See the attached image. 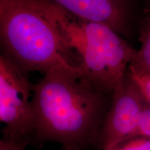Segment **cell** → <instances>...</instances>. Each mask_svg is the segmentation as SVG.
Returning a JSON list of instances; mask_svg holds the SVG:
<instances>
[{
	"mask_svg": "<svg viewBox=\"0 0 150 150\" xmlns=\"http://www.w3.org/2000/svg\"><path fill=\"white\" fill-rule=\"evenodd\" d=\"M0 35L4 55L24 72L45 74L58 67L83 71L35 0H0Z\"/></svg>",
	"mask_w": 150,
	"mask_h": 150,
	"instance_id": "2",
	"label": "cell"
},
{
	"mask_svg": "<svg viewBox=\"0 0 150 150\" xmlns=\"http://www.w3.org/2000/svg\"><path fill=\"white\" fill-rule=\"evenodd\" d=\"M34 86L6 56H0V120L1 138L25 148L34 139V113L31 93Z\"/></svg>",
	"mask_w": 150,
	"mask_h": 150,
	"instance_id": "4",
	"label": "cell"
},
{
	"mask_svg": "<svg viewBox=\"0 0 150 150\" xmlns=\"http://www.w3.org/2000/svg\"><path fill=\"white\" fill-rule=\"evenodd\" d=\"M134 137H142V138L150 139V103H146L141 113H140L138 125L135 131Z\"/></svg>",
	"mask_w": 150,
	"mask_h": 150,
	"instance_id": "10",
	"label": "cell"
},
{
	"mask_svg": "<svg viewBox=\"0 0 150 150\" xmlns=\"http://www.w3.org/2000/svg\"><path fill=\"white\" fill-rule=\"evenodd\" d=\"M111 95L97 88L83 71L63 67L49 70L33 87V142L95 149Z\"/></svg>",
	"mask_w": 150,
	"mask_h": 150,
	"instance_id": "1",
	"label": "cell"
},
{
	"mask_svg": "<svg viewBox=\"0 0 150 150\" xmlns=\"http://www.w3.org/2000/svg\"><path fill=\"white\" fill-rule=\"evenodd\" d=\"M147 100L126 74L112 91L95 150H108L132 138Z\"/></svg>",
	"mask_w": 150,
	"mask_h": 150,
	"instance_id": "5",
	"label": "cell"
},
{
	"mask_svg": "<svg viewBox=\"0 0 150 150\" xmlns=\"http://www.w3.org/2000/svg\"><path fill=\"white\" fill-rule=\"evenodd\" d=\"M63 150H70V149H63Z\"/></svg>",
	"mask_w": 150,
	"mask_h": 150,
	"instance_id": "12",
	"label": "cell"
},
{
	"mask_svg": "<svg viewBox=\"0 0 150 150\" xmlns=\"http://www.w3.org/2000/svg\"><path fill=\"white\" fill-rule=\"evenodd\" d=\"M140 47L131 64L150 73V15L144 19L140 29Z\"/></svg>",
	"mask_w": 150,
	"mask_h": 150,
	"instance_id": "7",
	"label": "cell"
},
{
	"mask_svg": "<svg viewBox=\"0 0 150 150\" xmlns=\"http://www.w3.org/2000/svg\"><path fill=\"white\" fill-rule=\"evenodd\" d=\"M74 18L103 24L124 33L128 18L127 0H47Z\"/></svg>",
	"mask_w": 150,
	"mask_h": 150,
	"instance_id": "6",
	"label": "cell"
},
{
	"mask_svg": "<svg viewBox=\"0 0 150 150\" xmlns=\"http://www.w3.org/2000/svg\"><path fill=\"white\" fill-rule=\"evenodd\" d=\"M0 150H25V148L15 145L1 138L0 140Z\"/></svg>",
	"mask_w": 150,
	"mask_h": 150,
	"instance_id": "11",
	"label": "cell"
},
{
	"mask_svg": "<svg viewBox=\"0 0 150 150\" xmlns=\"http://www.w3.org/2000/svg\"><path fill=\"white\" fill-rule=\"evenodd\" d=\"M36 2L78 58L86 77L97 88L112 94L126 76L137 50L108 26L74 18L47 0Z\"/></svg>",
	"mask_w": 150,
	"mask_h": 150,
	"instance_id": "3",
	"label": "cell"
},
{
	"mask_svg": "<svg viewBox=\"0 0 150 150\" xmlns=\"http://www.w3.org/2000/svg\"><path fill=\"white\" fill-rule=\"evenodd\" d=\"M127 74L138 86L147 102L150 103V73L130 64Z\"/></svg>",
	"mask_w": 150,
	"mask_h": 150,
	"instance_id": "8",
	"label": "cell"
},
{
	"mask_svg": "<svg viewBox=\"0 0 150 150\" xmlns=\"http://www.w3.org/2000/svg\"><path fill=\"white\" fill-rule=\"evenodd\" d=\"M108 150H150V139L134 137L124 140Z\"/></svg>",
	"mask_w": 150,
	"mask_h": 150,
	"instance_id": "9",
	"label": "cell"
}]
</instances>
